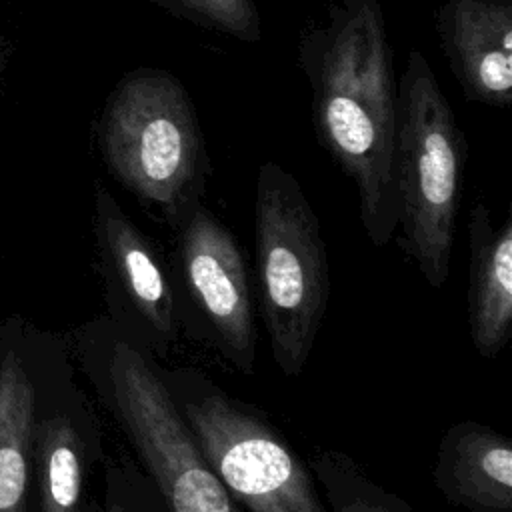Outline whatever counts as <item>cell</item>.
Instances as JSON below:
<instances>
[{
	"instance_id": "5",
	"label": "cell",
	"mask_w": 512,
	"mask_h": 512,
	"mask_svg": "<svg viewBox=\"0 0 512 512\" xmlns=\"http://www.w3.org/2000/svg\"><path fill=\"white\" fill-rule=\"evenodd\" d=\"M256 308L272 360L288 378L302 374L322 328L328 298V252L320 218L292 172L260 164L254 188Z\"/></svg>"
},
{
	"instance_id": "14",
	"label": "cell",
	"mask_w": 512,
	"mask_h": 512,
	"mask_svg": "<svg viewBox=\"0 0 512 512\" xmlns=\"http://www.w3.org/2000/svg\"><path fill=\"white\" fill-rule=\"evenodd\" d=\"M306 460L330 512H412L402 496L378 484L340 450H316Z\"/></svg>"
},
{
	"instance_id": "15",
	"label": "cell",
	"mask_w": 512,
	"mask_h": 512,
	"mask_svg": "<svg viewBox=\"0 0 512 512\" xmlns=\"http://www.w3.org/2000/svg\"><path fill=\"white\" fill-rule=\"evenodd\" d=\"M174 18L208 32L256 44L262 40V18L254 0H150Z\"/></svg>"
},
{
	"instance_id": "4",
	"label": "cell",
	"mask_w": 512,
	"mask_h": 512,
	"mask_svg": "<svg viewBox=\"0 0 512 512\" xmlns=\"http://www.w3.org/2000/svg\"><path fill=\"white\" fill-rule=\"evenodd\" d=\"M468 142L426 56L412 48L396 82L398 246L432 288L450 276Z\"/></svg>"
},
{
	"instance_id": "2",
	"label": "cell",
	"mask_w": 512,
	"mask_h": 512,
	"mask_svg": "<svg viewBox=\"0 0 512 512\" xmlns=\"http://www.w3.org/2000/svg\"><path fill=\"white\" fill-rule=\"evenodd\" d=\"M96 132L110 176L168 228L204 202L210 156L196 106L172 72H126L106 96Z\"/></svg>"
},
{
	"instance_id": "12",
	"label": "cell",
	"mask_w": 512,
	"mask_h": 512,
	"mask_svg": "<svg viewBox=\"0 0 512 512\" xmlns=\"http://www.w3.org/2000/svg\"><path fill=\"white\" fill-rule=\"evenodd\" d=\"M40 512L86 510L84 490L92 462L100 458L96 418L76 398L46 414L34 428Z\"/></svg>"
},
{
	"instance_id": "11",
	"label": "cell",
	"mask_w": 512,
	"mask_h": 512,
	"mask_svg": "<svg viewBox=\"0 0 512 512\" xmlns=\"http://www.w3.org/2000/svg\"><path fill=\"white\" fill-rule=\"evenodd\" d=\"M432 478L456 508L512 512V442L488 424L456 422L438 442Z\"/></svg>"
},
{
	"instance_id": "6",
	"label": "cell",
	"mask_w": 512,
	"mask_h": 512,
	"mask_svg": "<svg viewBox=\"0 0 512 512\" xmlns=\"http://www.w3.org/2000/svg\"><path fill=\"white\" fill-rule=\"evenodd\" d=\"M160 372L198 448L244 512H328L308 460L258 406L202 370L160 364Z\"/></svg>"
},
{
	"instance_id": "1",
	"label": "cell",
	"mask_w": 512,
	"mask_h": 512,
	"mask_svg": "<svg viewBox=\"0 0 512 512\" xmlns=\"http://www.w3.org/2000/svg\"><path fill=\"white\" fill-rule=\"evenodd\" d=\"M298 66L312 92L318 144L352 180L374 248L396 234V78L378 0H332L326 20L302 30Z\"/></svg>"
},
{
	"instance_id": "8",
	"label": "cell",
	"mask_w": 512,
	"mask_h": 512,
	"mask_svg": "<svg viewBox=\"0 0 512 512\" xmlns=\"http://www.w3.org/2000/svg\"><path fill=\"white\" fill-rule=\"evenodd\" d=\"M94 234L108 320L136 346L162 360L180 338L170 264L102 184L94 194Z\"/></svg>"
},
{
	"instance_id": "7",
	"label": "cell",
	"mask_w": 512,
	"mask_h": 512,
	"mask_svg": "<svg viewBox=\"0 0 512 512\" xmlns=\"http://www.w3.org/2000/svg\"><path fill=\"white\" fill-rule=\"evenodd\" d=\"M170 230L180 332L252 376L258 354L256 300L242 244L206 202L192 206Z\"/></svg>"
},
{
	"instance_id": "16",
	"label": "cell",
	"mask_w": 512,
	"mask_h": 512,
	"mask_svg": "<svg viewBox=\"0 0 512 512\" xmlns=\"http://www.w3.org/2000/svg\"><path fill=\"white\" fill-rule=\"evenodd\" d=\"M92 512H170V508L152 478L130 456L106 464L104 500Z\"/></svg>"
},
{
	"instance_id": "3",
	"label": "cell",
	"mask_w": 512,
	"mask_h": 512,
	"mask_svg": "<svg viewBox=\"0 0 512 512\" xmlns=\"http://www.w3.org/2000/svg\"><path fill=\"white\" fill-rule=\"evenodd\" d=\"M84 368L134 458L170 512H244L198 448L160 372V360L108 318L82 334Z\"/></svg>"
},
{
	"instance_id": "13",
	"label": "cell",
	"mask_w": 512,
	"mask_h": 512,
	"mask_svg": "<svg viewBox=\"0 0 512 512\" xmlns=\"http://www.w3.org/2000/svg\"><path fill=\"white\" fill-rule=\"evenodd\" d=\"M36 388L14 350L0 354V512H26Z\"/></svg>"
},
{
	"instance_id": "9",
	"label": "cell",
	"mask_w": 512,
	"mask_h": 512,
	"mask_svg": "<svg viewBox=\"0 0 512 512\" xmlns=\"http://www.w3.org/2000/svg\"><path fill=\"white\" fill-rule=\"evenodd\" d=\"M434 28L468 102L512 104V0H444Z\"/></svg>"
},
{
	"instance_id": "10",
	"label": "cell",
	"mask_w": 512,
	"mask_h": 512,
	"mask_svg": "<svg viewBox=\"0 0 512 512\" xmlns=\"http://www.w3.org/2000/svg\"><path fill=\"white\" fill-rule=\"evenodd\" d=\"M468 330L482 358H496L512 332V210L500 224L484 202L468 212Z\"/></svg>"
}]
</instances>
